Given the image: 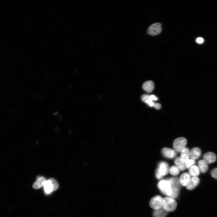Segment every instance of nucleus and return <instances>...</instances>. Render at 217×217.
Listing matches in <instances>:
<instances>
[{"label":"nucleus","mask_w":217,"mask_h":217,"mask_svg":"<svg viewBox=\"0 0 217 217\" xmlns=\"http://www.w3.org/2000/svg\"><path fill=\"white\" fill-rule=\"evenodd\" d=\"M158 187L163 194L170 197L172 194V189L170 182L168 180H162L158 184Z\"/></svg>","instance_id":"obj_1"},{"label":"nucleus","mask_w":217,"mask_h":217,"mask_svg":"<svg viewBox=\"0 0 217 217\" xmlns=\"http://www.w3.org/2000/svg\"><path fill=\"white\" fill-rule=\"evenodd\" d=\"M177 206V203L173 199L170 197H165L163 198L162 208L167 212L175 210Z\"/></svg>","instance_id":"obj_2"},{"label":"nucleus","mask_w":217,"mask_h":217,"mask_svg":"<svg viewBox=\"0 0 217 217\" xmlns=\"http://www.w3.org/2000/svg\"><path fill=\"white\" fill-rule=\"evenodd\" d=\"M187 140L184 137H180L176 139L173 143V148L175 150L178 152H181L185 148L187 143Z\"/></svg>","instance_id":"obj_3"},{"label":"nucleus","mask_w":217,"mask_h":217,"mask_svg":"<svg viewBox=\"0 0 217 217\" xmlns=\"http://www.w3.org/2000/svg\"><path fill=\"white\" fill-rule=\"evenodd\" d=\"M163 200V199L160 196L154 197L150 200L149 205L150 207L154 210L162 208Z\"/></svg>","instance_id":"obj_4"},{"label":"nucleus","mask_w":217,"mask_h":217,"mask_svg":"<svg viewBox=\"0 0 217 217\" xmlns=\"http://www.w3.org/2000/svg\"><path fill=\"white\" fill-rule=\"evenodd\" d=\"M162 31V26L160 23H156L151 24L149 27L148 33L153 36L159 34Z\"/></svg>","instance_id":"obj_5"},{"label":"nucleus","mask_w":217,"mask_h":217,"mask_svg":"<svg viewBox=\"0 0 217 217\" xmlns=\"http://www.w3.org/2000/svg\"><path fill=\"white\" fill-rule=\"evenodd\" d=\"M162 153L165 157L170 159L173 158L177 155L176 152L175 150L167 148H163Z\"/></svg>","instance_id":"obj_6"},{"label":"nucleus","mask_w":217,"mask_h":217,"mask_svg":"<svg viewBox=\"0 0 217 217\" xmlns=\"http://www.w3.org/2000/svg\"><path fill=\"white\" fill-rule=\"evenodd\" d=\"M203 159L208 164H210L215 162L216 156L212 152H208L205 154L203 156Z\"/></svg>","instance_id":"obj_7"},{"label":"nucleus","mask_w":217,"mask_h":217,"mask_svg":"<svg viewBox=\"0 0 217 217\" xmlns=\"http://www.w3.org/2000/svg\"><path fill=\"white\" fill-rule=\"evenodd\" d=\"M200 179L197 177H193L190 178L186 186L187 188L189 190H192L195 188L198 184Z\"/></svg>","instance_id":"obj_8"},{"label":"nucleus","mask_w":217,"mask_h":217,"mask_svg":"<svg viewBox=\"0 0 217 217\" xmlns=\"http://www.w3.org/2000/svg\"><path fill=\"white\" fill-rule=\"evenodd\" d=\"M158 169L159 173L162 176L167 174L169 171L168 165L165 162H162L159 163Z\"/></svg>","instance_id":"obj_9"},{"label":"nucleus","mask_w":217,"mask_h":217,"mask_svg":"<svg viewBox=\"0 0 217 217\" xmlns=\"http://www.w3.org/2000/svg\"><path fill=\"white\" fill-rule=\"evenodd\" d=\"M201 153V150L199 148H193L190 151V157L194 160L197 159L200 157Z\"/></svg>","instance_id":"obj_10"},{"label":"nucleus","mask_w":217,"mask_h":217,"mask_svg":"<svg viewBox=\"0 0 217 217\" xmlns=\"http://www.w3.org/2000/svg\"><path fill=\"white\" fill-rule=\"evenodd\" d=\"M168 180L170 182L172 190H179L181 184L179 179L177 178H172Z\"/></svg>","instance_id":"obj_11"},{"label":"nucleus","mask_w":217,"mask_h":217,"mask_svg":"<svg viewBox=\"0 0 217 217\" xmlns=\"http://www.w3.org/2000/svg\"><path fill=\"white\" fill-rule=\"evenodd\" d=\"M154 87V83L151 80L145 82L143 84V89L147 93H150L153 91Z\"/></svg>","instance_id":"obj_12"},{"label":"nucleus","mask_w":217,"mask_h":217,"mask_svg":"<svg viewBox=\"0 0 217 217\" xmlns=\"http://www.w3.org/2000/svg\"><path fill=\"white\" fill-rule=\"evenodd\" d=\"M168 213V212L162 207L155 210L153 212V217H165Z\"/></svg>","instance_id":"obj_13"},{"label":"nucleus","mask_w":217,"mask_h":217,"mask_svg":"<svg viewBox=\"0 0 217 217\" xmlns=\"http://www.w3.org/2000/svg\"><path fill=\"white\" fill-rule=\"evenodd\" d=\"M190 175L187 173L182 174L179 179L181 184L183 186H186L190 179Z\"/></svg>","instance_id":"obj_14"},{"label":"nucleus","mask_w":217,"mask_h":217,"mask_svg":"<svg viewBox=\"0 0 217 217\" xmlns=\"http://www.w3.org/2000/svg\"><path fill=\"white\" fill-rule=\"evenodd\" d=\"M46 179L43 177L39 178L33 184V187L35 189H38L43 186Z\"/></svg>","instance_id":"obj_15"},{"label":"nucleus","mask_w":217,"mask_h":217,"mask_svg":"<svg viewBox=\"0 0 217 217\" xmlns=\"http://www.w3.org/2000/svg\"><path fill=\"white\" fill-rule=\"evenodd\" d=\"M198 167L200 171L204 173L206 172L208 170V163L203 159L200 160L198 162Z\"/></svg>","instance_id":"obj_16"},{"label":"nucleus","mask_w":217,"mask_h":217,"mask_svg":"<svg viewBox=\"0 0 217 217\" xmlns=\"http://www.w3.org/2000/svg\"><path fill=\"white\" fill-rule=\"evenodd\" d=\"M175 163L180 170L183 171L185 169V162L181 157H177L175 160Z\"/></svg>","instance_id":"obj_17"},{"label":"nucleus","mask_w":217,"mask_h":217,"mask_svg":"<svg viewBox=\"0 0 217 217\" xmlns=\"http://www.w3.org/2000/svg\"><path fill=\"white\" fill-rule=\"evenodd\" d=\"M43 186L46 193L49 194L53 192L52 185L49 180L45 181Z\"/></svg>","instance_id":"obj_18"},{"label":"nucleus","mask_w":217,"mask_h":217,"mask_svg":"<svg viewBox=\"0 0 217 217\" xmlns=\"http://www.w3.org/2000/svg\"><path fill=\"white\" fill-rule=\"evenodd\" d=\"M189 174L193 177H197L200 173V170L198 166L193 165L191 167L189 170Z\"/></svg>","instance_id":"obj_19"},{"label":"nucleus","mask_w":217,"mask_h":217,"mask_svg":"<svg viewBox=\"0 0 217 217\" xmlns=\"http://www.w3.org/2000/svg\"><path fill=\"white\" fill-rule=\"evenodd\" d=\"M190 151L189 149L185 147L181 152V158L185 162L189 159Z\"/></svg>","instance_id":"obj_20"},{"label":"nucleus","mask_w":217,"mask_h":217,"mask_svg":"<svg viewBox=\"0 0 217 217\" xmlns=\"http://www.w3.org/2000/svg\"><path fill=\"white\" fill-rule=\"evenodd\" d=\"M169 171L171 175L175 176L179 174L180 169L177 166L174 165L170 168Z\"/></svg>","instance_id":"obj_21"},{"label":"nucleus","mask_w":217,"mask_h":217,"mask_svg":"<svg viewBox=\"0 0 217 217\" xmlns=\"http://www.w3.org/2000/svg\"><path fill=\"white\" fill-rule=\"evenodd\" d=\"M185 162L186 168L188 169L194 165L195 163V161L194 160L189 159L186 161Z\"/></svg>","instance_id":"obj_22"},{"label":"nucleus","mask_w":217,"mask_h":217,"mask_svg":"<svg viewBox=\"0 0 217 217\" xmlns=\"http://www.w3.org/2000/svg\"><path fill=\"white\" fill-rule=\"evenodd\" d=\"M51 182L53 186V191L56 190L58 188L59 185L57 181L53 178L49 179Z\"/></svg>","instance_id":"obj_23"},{"label":"nucleus","mask_w":217,"mask_h":217,"mask_svg":"<svg viewBox=\"0 0 217 217\" xmlns=\"http://www.w3.org/2000/svg\"><path fill=\"white\" fill-rule=\"evenodd\" d=\"M211 176L213 178L217 179V168L213 169L211 172Z\"/></svg>","instance_id":"obj_24"},{"label":"nucleus","mask_w":217,"mask_h":217,"mask_svg":"<svg viewBox=\"0 0 217 217\" xmlns=\"http://www.w3.org/2000/svg\"><path fill=\"white\" fill-rule=\"evenodd\" d=\"M196 41L198 43L201 44L203 43L204 40L203 38L199 37L197 39Z\"/></svg>","instance_id":"obj_25"},{"label":"nucleus","mask_w":217,"mask_h":217,"mask_svg":"<svg viewBox=\"0 0 217 217\" xmlns=\"http://www.w3.org/2000/svg\"><path fill=\"white\" fill-rule=\"evenodd\" d=\"M153 107L157 109H159L161 107V105L159 103H154Z\"/></svg>","instance_id":"obj_26"},{"label":"nucleus","mask_w":217,"mask_h":217,"mask_svg":"<svg viewBox=\"0 0 217 217\" xmlns=\"http://www.w3.org/2000/svg\"><path fill=\"white\" fill-rule=\"evenodd\" d=\"M156 178L158 179H161L162 178V176L159 173L158 169L156 172Z\"/></svg>","instance_id":"obj_27"},{"label":"nucleus","mask_w":217,"mask_h":217,"mask_svg":"<svg viewBox=\"0 0 217 217\" xmlns=\"http://www.w3.org/2000/svg\"><path fill=\"white\" fill-rule=\"evenodd\" d=\"M150 98L152 101H157L158 100V98L155 95H152L149 96Z\"/></svg>","instance_id":"obj_28"}]
</instances>
